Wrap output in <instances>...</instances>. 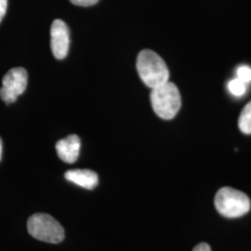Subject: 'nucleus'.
I'll return each mask as SVG.
<instances>
[{
	"instance_id": "1",
	"label": "nucleus",
	"mask_w": 251,
	"mask_h": 251,
	"mask_svg": "<svg viewBox=\"0 0 251 251\" xmlns=\"http://www.w3.org/2000/svg\"><path fill=\"white\" fill-rule=\"evenodd\" d=\"M137 70L144 84L154 89L170 78V71L164 60L150 50H142L137 58Z\"/></svg>"
},
{
	"instance_id": "2",
	"label": "nucleus",
	"mask_w": 251,
	"mask_h": 251,
	"mask_svg": "<svg viewBox=\"0 0 251 251\" xmlns=\"http://www.w3.org/2000/svg\"><path fill=\"white\" fill-rule=\"evenodd\" d=\"M150 99L154 113L165 120L175 117L181 105L179 90L170 81L152 89Z\"/></svg>"
},
{
	"instance_id": "3",
	"label": "nucleus",
	"mask_w": 251,
	"mask_h": 251,
	"mask_svg": "<svg viewBox=\"0 0 251 251\" xmlns=\"http://www.w3.org/2000/svg\"><path fill=\"white\" fill-rule=\"evenodd\" d=\"M214 204L221 215L230 219L247 214L251 206V200L245 193L231 187L220 189L216 194Z\"/></svg>"
},
{
	"instance_id": "4",
	"label": "nucleus",
	"mask_w": 251,
	"mask_h": 251,
	"mask_svg": "<svg viewBox=\"0 0 251 251\" xmlns=\"http://www.w3.org/2000/svg\"><path fill=\"white\" fill-rule=\"evenodd\" d=\"M29 233L37 240L58 244L64 239L63 226L53 217L46 213H36L31 216L27 223Z\"/></svg>"
},
{
	"instance_id": "5",
	"label": "nucleus",
	"mask_w": 251,
	"mask_h": 251,
	"mask_svg": "<svg viewBox=\"0 0 251 251\" xmlns=\"http://www.w3.org/2000/svg\"><path fill=\"white\" fill-rule=\"evenodd\" d=\"M26 70L22 67L12 68L2 79V88L0 90V98L7 104L16 101L27 87Z\"/></svg>"
},
{
	"instance_id": "6",
	"label": "nucleus",
	"mask_w": 251,
	"mask_h": 251,
	"mask_svg": "<svg viewBox=\"0 0 251 251\" xmlns=\"http://www.w3.org/2000/svg\"><path fill=\"white\" fill-rule=\"evenodd\" d=\"M50 46L54 57L58 60L64 59L70 46V31L62 20H55L50 28Z\"/></svg>"
},
{
	"instance_id": "7",
	"label": "nucleus",
	"mask_w": 251,
	"mask_h": 251,
	"mask_svg": "<svg viewBox=\"0 0 251 251\" xmlns=\"http://www.w3.org/2000/svg\"><path fill=\"white\" fill-rule=\"evenodd\" d=\"M80 139L77 135H69L66 138L60 140L55 149L61 160L65 163L73 164L77 160L80 152Z\"/></svg>"
},
{
	"instance_id": "8",
	"label": "nucleus",
	"mask_w": 251,
	"mask_h": 251,
	"mask_svg": "<svg viewBox=\"0 0 251 251\" xmlns=\"http://www.w3.org/2000/svg\"><path fill=\"white\" fill-rule=\"evenodd\" d=\"M65 179L82 188L93 190L99 183L96 172L90 170H71L64 174Z\"/></svg>"
},
{
	"instance_id": "9",
	"label": "nucleus",
	"mask_w": 251,
	"mask_h": 251,
	"mask_svg": "<svg viewBox=\"0 0 251 251\" xmlns=\"http://www.w3.org/2000/svg\"><path fill=\"white\" fill-rule=\"evenodd\" d=\"M240 130L245 134H251V101L242 110L238 119Z\"/></svg>"
},
{
	"instance_id": "10",
	"label": "nucleus",
	"mask_w": 251,
	"mask_h": 251,
	"mask_svg": "<svg viewBox=\"0 0 251 251\" xmlns=\"http://www.w3.org/2000/svg\"><path fill=\"white\" fill-rule=\"evenodd\" d=\"M228 90L235 97H241L247 90V84L243 81L236 78H233L228 83Z\"/></svg>"
},
{
	"instance_id": "11",
	"label": "nucleus",
	"mask_w": 251,
	"mask_h": 251,
	"mask_svg": "<svg viewBox=\"0 0 251 251\" xmlns=\"http://www.w3.org/2000/svg\"><path fill=\"white\" fill-rule=\"evenodd\" d=\"M236 76L238 79L248 84L251 82V68L248 65H241L236 69Z\"/></svg>"
},
{
	"instance_id": "12",
	"label": "nucleus",
	"mask_w": 251,
	"mask_h": 251,
	"mask_svg": "<svg viewBox=\"0 0 251 251\" xmlns=\"http://www.w3.org/2000/svg\"><path fill=\"white\" fill-rule=\"evenodd\" d=\"M74 5L81 7H90L95 5L99 0H70Z\"/></svg>"
},
{
	"instance_id": "13",
	"label": "nucleus",
	"mask_w": 251,
	"mask_h": 251,
	"mask_svg": "<svg viewBox=\"0 0 251 251\" xmlns=\"http://www.w3.org/2000/svg\"><path fill=\"white\" fill-rule=\"evenodd\" d=\"M8 7V0H0V23L4 18Z\"/></svg>"
},
{
	"instance_id": "14",
	"label": "nucleus",
	"mask_w": 251,
	"mask_h": 251,
	"mask_svg": "<svg viewBox=\"0 0 251 251\" xmlns=\"http://www.w3.org/2000/svg\"><path fill=\"white\" fill-rule=\"evenodd\" d=\"M193 251H211V249H210L208 244H206V243H200V244H198L194 248Z\"/></svg>"
},
{
	"instance_id": "15",
	"label": "nucleus",
	"mask_w": 251,
	"mask_h": 251,
	"mask_svg": "<svg viewBox=\"0 0 251 251\" xmlns=\"http://www.w3.org/2000/svg\"><path fill=\"white\" fill-rule=\"evenodd\" d=\"M2 150H3V144H2V140L0 138V160L2 158Z\"/></svg>"
}]
</instances>
